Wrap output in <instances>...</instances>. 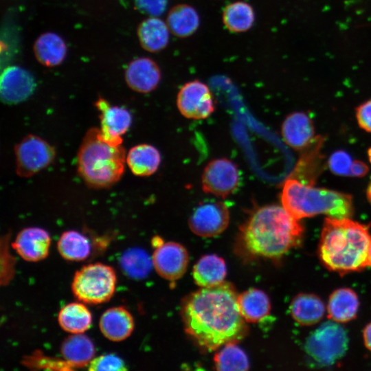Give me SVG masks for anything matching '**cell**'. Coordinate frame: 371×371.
I'll list each match as a JSON object with an SVG mask.
<instances>
[{
    "label": "cell",
    "mask_w": 371,
    "mask_h": 371,
    "mask_svg": "<svg viewBox=\"0 0 371 371\" xmlns=\"http://www.w3.org/2000/svg\"><path fill=\"white\" fill-rule=\"evenodd\" d=\"M237 293L228 282L203 287L184 300L181 316L186 332L203 350L213 351L241 340L247 332Z\"/></svg>",
    "instance_id": "6da1fadb"
},
{
    "label": "cell",
    "mask_w": 371,
    "mask_h": 371,
    "mask_svg": "<svg viewBox=\"0 0 371 371\" xmlns=\"http://www.w3.org/2000/svg\"><path fill=\"white\" fill-rule=\"evenodd\" d=\"M370 247L368 226L350 218H325L319 256L329 270L340 274L362 270L368 265Z\"/></svg>",
    "instance_id": "7a4b0ae2"
},
{
    "label": "cell",
    "mask_w": 371,
    "mask_h": 371,
    "mask_svg": "<svg viewBox=\"0 0 371 371\" xmlns=\"http://www.w3.org/2000/svg\"><path fill=\"white\" fill-rule=\"evenodd\" d=\"M246 249L267 258L282 256L299 245L303 227L283 207L269 205L257 209L241 229Z\"/></svg>",
    "instance_id": "3957f363"
},
{
    "label": "cell",
    "mask_w": 371,
    "mask_h": 371,
    "mask_svg": "<svg viewBox=\"0 0 371 371\" xmlns=\"http://www.w3.org/2000/svg\"><path fill=\"white\" fill-rule=\"evenodd\" d=\"M126 163V155L122 145L106 142L100 128L87 131L78 149L77 168L88 186L95 188L111 187L120 179Z\"/></svg>",
    "instance_id": "277c9868"
},
{
    "label": "cell",
    "mask_w": 371,
    "mask_h": 371,
    "mask_svg": "<svg viewBox=\"0 0 371 371\" xmlns=\"http://www.w3.org/2000/svg\"><path fill=\"white\" fill-rule=\"evenodd\" d=\"M281 202L282 207L297 220L321 214L335 218H350L353 213L350 194L316 188L295 178L284 182Z\"/></svg>",
    "instance_id": "5b68a950"
},
{
    "label": "cell",
    "mask_w": 371,
    "mask_h": 371,
    "mask_svg": "<svg viewBox=\"0 0 371 371\" xmlns=\"http://www.w3.org/2000/svg\"><path fill=\"white\" fill-rule=\"evenodd\" d=\"M117 278L114 269L102 263H92L78 270L71 282L74 295L90 304L109 301L114 294Z\"/></svg>",
    "instance_id": "8992f818"
},
{
    "label": "cell",
    "mask_w": 371,
    "mask_h": 371,
    "mask_svg": "<svg viewBox=\"0 0 371 371\" xmlns=\"http://www.w3.org/2000/svg\"><path fill=\"white\" fill-rule=\"evenodd\" d=\"M348 343L345 329L336 323L327 322L309 336L305 349L319 364L328 366L334 363L345 354Z\"/></svg>",
    "instance_id": "52a82bcc"
},
{
    "label": "cell",
    "mask_w": 371,
    "mask_h": 371,
    "mask_svg": "<svg viewBox=\"0 0 371 371\" xmlns=\"http://www.w3.org/2000/svg\"><path fill=\"white\" fill-rule=\"evenodd\" d=\"M16 172L21 177H30L47 168L56 156L54 148L35 135H28L14 147Z\"/></svg>",
    "instance_id": "ba28073f"
},
{
    "label": "cell",
    "mask_w": 371,
    "mask_h": 371,
    "mask_svg": "<svg viewBox=\"0 0 371 371\" xmlns=\"http://www.w3.org/2000/svg\"><path fill=\"white\" fill-rule=\"evenodd\" d=\"M177 106L186 117L201 120L208 117L215 110V103L206 84L194 80L183 85L177 96Z\"/></svg>",
    "instance_id": "9c48e42d"
},
{
    "label": "cell",
    "mask_w": 371,
    "mask_h": 371,
    "mask_svg": "<svg viewBox=\"0 0 371 371\" xmlns=\"http://www.w3.org/2000/svg\"><path fill=\"white\" fill-rule=\"evenodd\" d=\"M239 182L236 165L227 158L210 161L203 172L202 189L205 193L225 198L232 194Z\"/></svg>",
    "instance_id": "30bf717a"
},
{
    "label": "cell",
    "mask_w": 371,
    "mask_h": 371,
    "mask_svg": "<svg viewBox=\"0 0 371 371\" xmlns=\"http://www.w3.org/2000/svg\"><path fill=\"white\" fill-rule=\"evenodd\" d=\"M229 222V211L221 201L199 205L190 216L191 231L201 237H213L223 233Z\"/></svg>",
    "instance_id": "8fae6325"
},
{
    "label": "cell",
    "mask_w": 371,
    "mask_h": 371,
    "mask_svg": "<svg viewBox=\"0 0 371 371\" xmlns=\"http://www.w3.org/2000/svg\"><path fill=\"white\" fill-rule=\"evenodd\" d=\"M95 105L100 112L102 137L110 144L122 145V136L128 130L132 122L130 112L124 107L111 106L102 98H99Z\"/></svg>",
    "instance_id": "7c38bea8"
},
{
    "label": "cell",
    "mask_w": 371,
    "mask_h": 371,
    "mask_svg": "<svg viewBox=\"0 0 371 371\" xmlns=\"http://www.w3.org/2000/svg\"><path fill=\"white\" fill-rule=\"evenodd\" d=\"M152 260L155 271L161 277L168 280H176L186 273L189 256L182 245L168 242L155 248Z\"/></svg>",
    "instance_id": "4fadbf2b"
},
{
    "label": "cell",
    "mask_w": 371,
    "mask_h": 371,
    "mask_svg": "<svg viewBox=\"0 0 371 371\" xmlns=\"http://www.w3.org/2000/svg\"><path fill=\"white\" fill-rule=\"evenodd\" d=\"M36 87L32 75L16 65L4 69L0 79V95L5 104H16L26 100Z\"/></svg>",
    "instance_id": "5bb4252c"
},
{
    "label": "cell",
    "mask_w": 371,
    "mask_h": 371,
    "mask_svg": "<svg viewBox=\"0 0 371 371\" xmlns=\"http://www.w3.org/2000/svg\"><path fill=\"white\" fill-rule=\"evenodd\" d=\"M161 78L159 67L155 61L147 57L132 60L125 71V80L133 91L146 93L155 90Z\"/></svg>",
    "instance_id": "9a60e30c"
},
{
    "label": "cell",
    "mask_w": 371,
    "mask_h": 371,
    "mask_svg": "<svg viewBox=\"0 0 371 371\" xmlns=\"http://www.w3.org/2000/svg\"><path fill=\"white\" fill-rule=\"evenodd\" d=\"M50 243V236L45 229L27 227L18 233L12 246L23 260L38 262L47 256Z\"/></svg>",
    "instance_id": "2e32d148"
},
{
    "label": "cell",
    "mask_w": 371,
    "mask_h": 371,
    "mask_svg": "<svg viewBox=\"0 0 371 371\" xmlns=\"http://www.w3.org/2000/svg\"><path fill=\"white\" fill-rule=\"evenodd\" d=\"M281 132L286 144L295 150L306 148L315 137L312 120L302 112L288 115L282 123Z\"/></svg>",
    "instance_id": "e0dca14e"
},
{
    "label": "cell",
    "mask_w": 371,
    "mask_h": 371,
    "mask_svg": "<svg viewBox=\"0 0 371 371\" xmlns=\"http://www.w3.org/2000/svg\"><path fill=\"white\" fill-rule=\"evenodd\" d=\"M99 328L106 339L113 341H121L131 335L134 329V319L124 307H111L102 314Z\"/></svg>",
    "instance_id": "ac0fdd59"
},
{
    "label": "cell",
    "mask_w": 371,
    "mask_h": 371,
    "mask_svg": "<svg viewBox=\"0 0 371 371\" xmlns=\"http://www.w3.org/2000/svg\"><path fill=\"white\" fill-rule=\"evenodd\" d=\"M60 353L70 368H82L93 359L95 347L92 341L83 333L71 334L63 341Z\"/></svg>",
    "instance_id": "d6986e66"
},
{
    "label": "cell",
    "mask_w": 371,
    "mask_h": 371,
    "mask_svg": "<svg viewBox=\"0 0 371 371\" xmlns=\"http://www.w3.org/2000/svg\"><path fill=\"white\" fill-rule=\"evenodd\" d=\"M169 31L166 23L157 16H150L138 25L137 36L143 49L150 52H158L168 45Z\"/></svg>",
    "instance_id": "ffe728a7"
},
{
    "label": "cell",
    "mask_w": 371,
    "mask_h": 371,
    "mask_svg": "<svg viewBox=\"0 0 371 371\" xmlns=\"http://www.w3.org/2000/svg\"><path fill=\"white\" fill-rule=\"evenodd\" d=\"M33 49L36 60L46 67L60 65L67 54L65 41L54 32L40 35L34 44Z\"/></svg>",
    "instance_id": "44dd1931"
},
{
    "label": "cell",
    "mask_w": 371,
    "mask_h": 371,
    "mask_svg": "<svg viewBox=\"0 0 371 371\" xmlns=\"http://www.w3.org/2000/svg\"><path fill=\"white\" fill-rule=\"evenodd\" d=\"M161 163L159 151L153 146L142 144L132 147L126 155V164L131 171L139 177L155 173Z\"/></svg>",
    "instance_id": "7402d4cb"
},
{
    "label": "cell",
    "mask_w": 371,
    "mask_h": 371,
    "mask_svg": "<svg viewBox=\"0 0 371 371\" xmlns=\"http://www.w3.org/2000/svg\"><path fill=\"white\" fill-rule=\"evenodd\" d=\"M227 273L225 260L215 254L202 256L193 268L192 276L200 287H209L224 282Z\"/></svg>",
    "instance_id": "603a6c76"
},
{
    "label": "cell",
    "mask_w": 371,
    "mask_h": 371,
    "mask_svg": "<svg viewBox=\"0 0 371 371\" xmlns=\"http://www.w3.org/2000/svg\"><path fill=\"white\" fill-rule=\"evenodd\" d=\"M166 24L175 36L186 38L193 34L200 25L197 11L191 5L181 3L173 6L169 11Z\"/></svg>",
    "instance_id": "cb8c5ba5"
},
{
    "label": "cell",
    "mask_w": 371,
    "mask_h": 371,
    "mask_svg": "<svg viewBox=\"0 0 371 371\" xmlns=\"http://www.w3.org/2000/svg\"><path fill=\"white\" fill-rule=\"evenodd\" d=\"M240 313L247 322H257L270 312V300L267 294L257 289H250L238 296Z\"/></svg>",
    "instance_id": "d4e9b609"
},
{
    "label": "cell",
    "mask_w": 371,
    "mask_h": 371,
    "mask_svg": "<svg viewBox=\"0 0 371 371\" xmlns=\"http://www.w3.org/2000/svg\"><path fill=\"white\" fill-rule=\"evenodd\" d=\"M290 311L293 318L302 325H312L323 317L325 307L322 301L312 294H300L292 301Z\"/></svg>",
    "instance_id": "484cf974"
},
{
    "label": "cell",
    "mask_w": 371,
    "mask_h": 371,
    "mask_svg": "<svg viewBox=\"0 0 371 371\" xmlns=\"http://www.w3.org/2000/svg\"><path fill=\"white\" fill-rule=\"evenodd\" d=\"M358 307L359 300L352 290L339 289L330 296L328 304V315L334 321L346 322L355 317Z\"/></svg>",
    "instance_id": "4316f807"
},
{
    "label": "cell",
    "mask_w": 371,
    "mask_h": 371,
    "mask_svg": "<svg viewBox=\"0 0 371 371\" xmlns=\"http://www.w3.org/2000/svg\"><path fill=\"white\" fill-rule=\"evenodd\" d=\"M58 322L65 331L71 334L83 333L91 324V314L82 303L71 302L59 311Z\"/></svg>",
    "instance_id": "83f0119b"
},
{
    "label": "cell",
    "mask_w": 371,
    "mask_h": 371,
    "mask_svg": "<svg viewBox=\"0 0 371 371\" xmlns=\"http://www.w3.org/2000/svg\"><path fill=\"white\" fill-rule=\"evenodd\" d=\"M223 22L225 27L234 33L249 30L255 21V12L247 2L238 1L227 4L223 12Z\"/></svg>",
    "instance_id": "f1b7e54d"
},
{
    "label": "cell",
    "mask_w": 371,
    "mask_h": 371,
    "mask_svg": "<svg viewBox=\"0 0 371 371\" xmlns=\"http://www.w3.org/2000/svg\"><path fill=\"white\" fill-rule=\"evenodd\" d=\"M57 248L60 256L70 261L85 260L91 251L88 238L74 230L66 231L61 234L57 243Z\"/></svg>",
    "instance_id": "f546056e"
},
{
    "label": "cell",
    "mask_w": 371,
    "mask_h": 371,
    "mask_svg": "<svg viewBox=\"0 0 371 371\" xmlns=\"http://www.w3.org/2000/svg\"><path fill=\"white\" fill-rule=\"evenodd\" d=\"M323 142V138L317 136L306 148L307 150L298 162L294 172L295 177L292 178H295L305 184L313 185L318 174L311 167L313 166L319 170L318 166H320L322 159L319 150Z\"/></svg>",
    "instance_id": "4dcf8cb0"
},
{
    "label": "cell",
    "mask_w": 371,
    "mask_h": 371,
    "mask_svg": "<svg viewBox=\"0 0 371 371\" xmlns=\"http://www.w3.org/2000/svg\"><path fill=\"white\" fill-rule=\"evenodd\" d=\"M120 265L123 271L128 277L142 279L150 273L153 265L152 258L141 249H131L122 256Z\"/></svg>",
    "instance_id": "1f68e13d"
},
{
    "label": "cell",
    "mask_w": 371,
    "mask_h": 371,
    "mask_svg": "<svg viewBox=\"0 0 371 371\" xmlns=\"http://www.w3.org/2000/svg\"><path fill=\"white\" fill-rule=\"evenodd\" d=\"M216 370L220 371L247 370L249 363L245 352L235 343H229L214 358Z\"/></svg>",
    "instance_id": "d6a6232c"
},
{
    "label": "cell",
    "mask_w": 371,
    "mask_h": 371,
    "mask_svg": "<svg viewBox=\"0 0 371 371\" xmlns=\"http://www.w3.org/2000/svg\"><path fill=\"white\" fill-rule=\"evenodd\" d=\"M92 371H123L126 368L123 360L115 355H102L93 358L88 365Z\"/></svg>",
    "instance_id": "836d02e7"
},
{
    "label": "cell",
    "mask_w": 371,
    "mask_h": 371,
    "mask_svg": "<svg viewBox=\"0 0 371 371\" xmlns=\"http://www.w3.org/2000/svg\"><path fill=\"white\" fill-rule=\"evenodd\" d=\"M352 162L350 156L346 152L338 150L330 157L328 166L333 173L341 176H349Z\"/></svg>",
    "instance_id": "e575fe53"
},
{
    "label": "cell",
    "mask_w": 371,
    "mask_h": 371,
    "mask_svg": "<svg viewBox=\"0 0 371 371\" xmlns=\"http://www.w3.org/2000/svg\"><path fill=\"white\" fill-rule=\"evenodd\" d=\"M137 8L150 16H159L166 10L168 0H135Z\"/></svg>",
    "instance_id": "d590c367"
},
{
    "label": "cell",
    "mask_w": 371,
    "mask_h": 371,
    "mask_svg": "<svg viewBox=\"0 0 371 371\" xmlns=\"http://www.w3.org/2000/svg\"><path fill=\"white\" fill-rule=\"evenodd\" d=\"M356 117L359 126L371 133V100H369L356 109Z\"/></svg>",
    "instance_id": "8d00e7d4"
},
{
    "label": "cell",
    "mask_w": 371,
    "mask_h": 371,
    "mask_svg": "<svg viewBox=\"0 0 371 371\" xmlns=\"http://www.w3.org/2000/svg\"><path fill=\"white\" fill-rule=\"evenodd\" d=\"M368 172V166L361 161H353L350 168V176L361 177Z\"/></svg>",
    "instance_id": "74e56055"
},
{
    "label": "cell",
    "mask_w": 371,
    "mask_h": 371,
    "mask_svg": "<svg viewBox=\"0 0 371 371\" xmlns=\"http://www.w3.org/2000/svg\"><path fill=\"white\" fill-rule=\"evenodd\" d=\"M363 339L366 347L371 350V323L363 330Z\"/></svg>",
    "instance_id": "f35d334b"
},
{
    "label": "cell",
    "mask_w": 371,
    "mask_h": 371,
    "mask_svg": "<svg viewBox=\"0 0 371 371\" xmlns=\"http://www.w3.org/2000/svg\"><path fill=\"white\" fill-rule=\"evenodd\" d=\"M163 243L162 240L159 237H155L152 240V245L156 248Z\"/></svg>",
    "instance_id": "ab89813d"
},
{
    "label": "cell",
    "mask_w": 371,
    "mask_h": 371,
    "mask_svg": "<svg viewBox=\"0 0 371 371\" xmlns=\"http://www.w3.org/2000/svg\"><path fill=\"white\" fill-rule=\"evenodd\" d=\"M366 195H367V198H368L370 203L371 204V183H370V184L368 186L367 191H366Z\"/></svg>",
    "instance_id": "60d3db41"
},
{
    "label": "cell",
    "mask_w": 371,
    "mask_h": 371,
    "mask_svg": "<svg viewBox=\"0 0 371 371\" xmlns=\"http://www.w3.org/2000/svg\"><path fill=\"white\" fill-rule=\"evenodd\" d=\"M368 265L371 267V247L369 251V256H368Z\"/></svg>",
    "instance_id": "b9f144b4"
},
{
    "label": "cell",
    "mask_w": 371,
    "mask_h": 371,
    "mask_svg": "<svg viewBox=\"0 0 371 371\" xmlns=\"http://www.w3.org/2000/svg\"><path fill=\"white\" fill-rule=\"evenodd\" d=\"M368 155L369 161L371 164V147L368 149Z\"/></svg>",
    "instance_id": "7bdbcfd3"
}]
</instances>
